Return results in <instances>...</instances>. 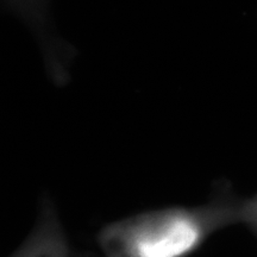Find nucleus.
I'll use <instances>...</instances> for the list:
<instances>
[{"mask_svg": "<svg viewBox=\"0 0 257 257\" xmlns=\"http://www.w3.org/2000/svg\"><path fill=\"white\" fill-rule=\"evenodd\" d=\"M242 224H246L257 234V194L244 199Z\"/></svg>", "mask_w": 257, "mask_h": 257, "instance_id": "20e7f679", "label": "nucleus"}, {"mask_svg": "<svg viewBox=\"0 0 257 257\" xmlns=\"http://www.w3.org/2000/svg\"><path fill=\"white\" fill-rule=\"evenodd\" d=\"M244 199L223 187L207 201L120 218L98 231L101 257H188L213 233L242 223Z\"/></svg>", "mask_w": 257, "mask_h": 257, "instance_id": "f257e3e1", "label": "nucleus"}, {"mask_svg": "<svg viewBox=\"0 0 257 257\" xmlns=\"http://www.w3.org/2000/svg\"><path fill=\"white\" fill-rule=\"evenodd\" d=\"M12 11L34 31L43 53L48 74L54 82L63 85L69 79L74 50L61 41L51 29L50 0H3Z\"/></svg>", "mask_w": 257, "mask_h": 257, "instance_id": "f03ea898", "label": "nucleus"}, {"mask_svg": "<svg viewBox=\"0 0 257 257\" xmlns=\"http://www.w3.org/2000/svg\"><path fill=\"white\" fill-rule=\"evenodd\" d=\"M73 251L55 202L43 195L34 226L8 257H73Z\"/></svg>", "mask_w": 257, "mask_h": 257, "instance_id": "7ed1b4c3", "label": "nucleus"}, {"mask_svg": "<svg viewBox=\"0 0 257 257\" xmlns=\"http://www.w3.org/2000/svg\"><path fill=\"white\" fill-rule=\"evenodd\" d=\"M73 257H98V256H95L94 253H91L87 251H75V250H74Z\"/></svg>", "mask_w": 257, "mask_h": 257, "instance_id": "39448f33", "label": "nucleus"}]
</instances>
